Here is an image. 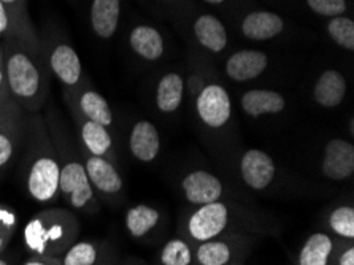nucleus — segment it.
<instances>
[{
	"label": "nucleus",
	"instance_id": "nucleus-1",
	"mask_svg": "<svg viewBox=\"0 0 354 265\" xmlns=\"http://www.w3.org/2000/svg\"><path fill=\"white\" fill-rule=\"evenodd\" d=\"M24 188L37 203L48 205L59 199V161L45 118L39 113L26 121Z\"/></svg>",
	"mask_w": 354,
	"mask_h": 265
},
{
	"label": "nucleus",
	"instance_id": "nucleus-2",
	"mask_svg": "<svg viewBox=\"0 0 354 265\" xmlns=\"http://www.w3.org/2000/svg\"><path fill=\"white\" fill-rule=\"evenodd\" d=\"M48 131L55 143L59 161V197L68 207L83 214H97L102 208L100 199L91 186L88 173L80 158L77 142L72 138L66 124L50 111L45 118Z\"/></svg>",
	"mask_w": 354,
	"mask_h": 265
},
{
	"label": "nucleus",
	"instance_id": "nucleus-3",
	"mask_svg": "<svg viewBox=\"0 0 354 265\" xmlns=\"http://www.w3.org/2000/svg\"><path fill=\"white\" fill-rule=\"evenodd\" d=\"M80 235V223L72 210L45 208L24 227V246L30 256L61 257Z\"/></svg>",
	"mask_w": 354,
	"mask_h": 265
},
{
	"label": "nucleus",
	"instance_id": "nucleus-4",
	"mask_svg": "<svg viewBox=\"0 0 354 265\" xmlns=\"http://www.w3.org/2000/svg\"><path fill=\"white\" fill-rule=\"evenodd\" d=\"M5 80L10 99L24 113L40 111L46 99V81L40 64L29 51L12 48L5 59Z\"/></svg>",
	"mask_w": 354,
	"mask_h": 265
},
{
	"label": "nucleus",
	"instance_id": "nucleus-5",
	"mask_svg": "<svg viewBox=\"0 0 354 265\" xmlns=\"http://www.w3.org/2000/svg\"><path fill=\"white\" fill-rule=\"evenodd\" d=\"M77 149L80 158H82L84 170L88 173L91 186H93L94 192L97 194V197L105 199L106 202H115V200L121 199L122 189H124V181H122L121 173L118 170L116 164L110 162L109 159L91 154L78 142Z\"/></svg>",
	"mask_w": 354,
	"mask_h": 265
},
{
	"label": "nucleus",
	"instance_id": "nucleus-6",
	"mask_svg": "<svg viewBox=\"0 0 354 265\" xmlns=\"http://www.w3.org/2000/svg\"><path fill=\"white\" fill-rule=\"evenodd\" d=\"M230 208L221 200L201 205L191 213L186 223V232L189 240L203 243L221 237L229 227Z\"/></svg>",
	"mask_w": 354,
	"mask_h": 265
},
{
	"label": "nucleus",
	"instance_id": "nucleus-7",
	"mask_svg": "<svg viewBox=\"0 0 354 265\" xmlns=\"http://www.w3.org/2000/svg\"><path fill=\"white\" fill-rule=\"evenodd\" d=\"M67 104L68 108H71L73 126L77 129L78 134V143L82 145L86 151H89L91 154L109 159L110 162L116 164V153L110 129H106L99 122L88 120L84 115H82V111L78 110L73 102L67 100Z\"/></svg>",
	"mask_w": 354,
	"mask_h": 265
},
{
	"label": "nucleus",
	"instance_id": "nucleus-8",
	"mask_svg": "<svg viewBox=\"0 0 354 265\" xmlns=\"http://www.w3.org/2000/svg\"><path fill=\"white\" fill-rule=\"evenodd\" d=\"M196 110L201 121L210 129L226 126L232 115V104L227 91L219 84H207L201 89L196 100Z\"/></svg>",
	"mask_w": 354,
	"mask_h": 265
},
{
	"label": "nucleus",
	"instance_id": "nucleus-9",
	"mask_svg": "<svg viewBox=\"0 0 354 265\" xmlns=\"http://www.w3.org/2000/svg\"><path fill=\"white\" fill-rule=\"evenodd\" d=\"M24 111L18 105L0 122V181L7 175L10 167L24 143L26 135Z\"/></svg>",
	"mask_w": 354,
	"mask_h": 265
},
{
	"label": "nucleus",
	"instance_id": "nucleus-10",
	"mask_svg": "<svg viewBox=\"0 0 354 265\" xmlns=\"http://www.w3.org/2000/svg\"><path fill=\"white\" fill-rule=\"evenodd\" d=\"M277 175L272 156L261 149H248L240 159V176L245 185L254 191L269 188Z\"/></svg>",
	"mask_w": 354,
	"mask_h": 265
},
{
	"label": "nucleus",
	"instance_id": "nucleus-11",
	"mask_svg": "<svg viewBox=\"0 0 354 265\" xmlns=\"http://www.w3.org/2000/svg\"><path fill=\"white\" fill-rule=\"evenodd\" d=\"M321 172L330 181H345L354 173V145L342 138L327 142Z\"/></svg>",
	"mask_w": 354,
	"mask_h": 265
},
{
	"label": "nucleus",
	"instance_id": "nucleus-12",
	"mask_svg": "<svg viewBox=\"0 0 354 265\" xmlns=\"http://www.w3.org/2000/svg\"><path fill=\"white\" fill-rule=\"evenodd\" d=\"M185 197L192 205H207L218 202L223 197V183L218 176L207 170H194L181 181Z\"/></svg>",
	"mask_w": 354,
	"mask_h": 265
},
{
	"label": "nucleus",
	"instance_id": "nucleus-13",
	"mask_svg": "<svg viewBox=\"0 0 354 265\" xmlns=\"http://www.w3.org/2000/svg\"><path fill=\"white\" fill-rule=\"evenodd\" d=\"M243 245L235 239H218L197 243L194 250L196 265H230L237 261Z\"/></svg>",
	"mask_w": 354,
	"mask_h": 265
},
{
	"label": "nucleus",
	"instance_id": "nucleus-14",
	"mask_svg": "<svg viewBox=\"0 0 354 265\" xmlns=\"http://www.w3.org/2000/svg\"><path fill=\"white\" fill-rule=\"evenodd\" d=\"M269 66V56L257 50H241L234 53L226 62V73L230 80L250 81L264 73Z\"/></svg>",
	"mask_w": 354,
	"mask_h": 265
},
{
	"label": "nucleus",
	"instance_id": "nucleus-15",
	"mask_svg": "<svg viewBox=\"0 0 354 265\" xmlns=\"http://www.w3.org/2000/svg\"><path fill=\"white\" fill-rule=\"evenodd\" d=\"M129 149L133 158L145 164H149L158 158L160 149V137L158 127L149 121H138L133 124L131 137H129Z\"/></svg>",
	"mask_w": 354,
	"mask_h": 265
},
{
	"label": "nucleus",
	"instance_id": "nucleus-16",
	"mask_svg": "<svg viewBox=\"0 0 354 265\" xmlns=\"http://www.w3.org/2000/svg\"><path fill=\"white\" fill-rule=\"evenodd\" d=\"M50 68L66 88H77L82 81L83 70L77 51L71 45H57L50 54Z\"/></svg>",
	"mask_w": 354,
	"mask_h": 265
},
{
	"label": "nucleus",
	"instance_id": "nucleus-17",
	"mask_svg": "<svg viewBox=\"0 0 354 265\" xmlns=\"http://www.w3.org/2000/svg\"><path fill=\"white\" fill-rule=\"evenodd\" d=\"M286 107L284 97L270 89H251L241 95L240 108L250 118H259L264 115H277Z\"/></svg>",
	"mask_w": 354,
	"mask_h": 265
},
{
	"label": "nucleus",
	"instance_id": "nucleus-18",
	"mask_svg": "<svg viewBox=\"0 0 354 265\" xmlns=\"http://www.w3.org/2000/svg\"><path fill=\"white\" fill-rule=\"evenodd\" d=\"M67 100L73 102L78 110L82 111V115H84L88 120L99 122L106 129L113 126V121H115L113 111H111V108L105 97L100 93H97L95 89L84 88L80 91L78 95H75L73 99L67 95Z\"/></svg>",
	"mask_w": 354,
	"mask_h": 265
},
{
	"label": "nucleus",
	"instance_id": "nucleus-19",
	"mask_svg": "<svg viewBox=\"0 0 354 265\" xmlns=\"http://www.w3.org/2000/svg\"><path fill=\"white\" fill-rule=\"evenodd\" d=\"M284 29V21L280 15L272 12H253L241 21V32L246 39L262 42L280 35Z\"/></svg>",
	"mask_w": 354,
	"mask_h": 265
},
{
	"label": "nucleus",
	"instance_id": "nucleus-20",
	"mask_svg": "<svg viewBox=\"0 0 354 265\" xmlns=\"http://www.w3.org/2000/svg\"><path fill=\"white\" fill-rule=\"evenodd\" d=\"M315 102L324 108L339 107L346 97V80L339 70L329 68L316 81L313 88Z\"/></svg>",
	"mask_w": 354,
	"mask_h": 265
},
{
	"label": "nucleus",
	"instance_id": "nucleus-21",
	"mask_svg": "<svg viewBox=\"0 0 354 265\" xmlns=\"http://www.w3.org/2000/svg\"><path fill=\"white\" fill-rule=\"evenodd\" d=\"M120 0H94L91 5V26L100 39H111L120 24Z\"/></svg>",
	"mask_w": 354,
	"mask_h": 265
},
{
	"label": "nucleus",
	"instance_id": "nucleus-22",
	"mask_svg": "<svg viewBox=\"0 0 354 265\" xmlns=\"http://www.w3.org/2000/svg\"><path fill=\"white\" fill-rule=\"evenodd\" d=\"M335 253V240L326 232H315L299 251L297 265H330Z\"/></svg>",
	"mask_w": 354,
	"mask_h": 265
},
{
	"label": "nucleus",
	"instance_id": "nucleus-23",
	"mask_svg": "<svg viewBox=\"0 0 354 265\" xmlns=\"http://www.w3.org/2000/svg\"><path fill=\"white\" fill-rule=\"evenodd\" d=\"M194 35L203 48L212 53H221L227 46V30L213 15H201L194 23Z\"/></svg>",
	"mask_w": 354,
	"mask_h": 265
},
{
	"label": "nucleus",
	"instance_id": "nucleus-24",
	"mask_svg": "<svg viewBox=\"0 0 354 265\" xmlns=\"http://www.w3.org/2000/svg\"><path fill=\"white\" fill-rule=\"evenodd\" d=\"M131 48L147 61H158L164 54V39L151 26L133 27L129 37Z\"/></svg>",
	"mask_w": 354,
	"mask_h": 265
},
{
	"label": "nucleus",
	"instance_id": "nucleus-25",
	"mask_svg": "<svg viewBox=\"0 0 354 265\" xmlns=\"http://www.w3.org/2000/svg\"><path fill=\"white\" fill-rule=\"evenodd\" d=\"M185 81L180 73L170 72L160 78L156 91V105L162 113H175L183 100Z\"/></svg>",
	"mask_w": 354,
	"mask_h": 265
},
{
	"label": "nucleus",
	"instance_id": "nucleus-26",
	"mask_svg": "<svg viewBox=\"0 0 354 265\" xmlns=\"http://www.w3.org/2000/svg\"><path fill=\"white\" fill-rule=\"evenodd\" d=\"M159 221L160 213L158 210L143 203L133 205L127 210L124 216L126 230L133 239H142V237L148 235L159 224Z\"/></svg>",
	"mask_w": 354,
	"mask_h": 265
},
{
	"label": "nucleus",
	"instance_id": "nucleus-27",
	"mask_svg": "<svg viewBox=\"0 0 354 265\" xmlns=\"http://www.w3.org/2000/svg\"><path fill=\"white\" fill-rule=\"evenodd\" d=\"M59 259L61 265H105L106 261L105 248L89 240H77Z\"/></svg>",
	"mask_w": 354,
	"mask_h": 265
},
{
	"label": "nucleus",
	"instance_id": "nucleus-28",
	"mask_svg": "<svg viewBox=\"0 0 354 265\" xmlns=\"http://www.w3.org/2000/svg\"><path fill=\"white\" fill-rule=\"evenodd\" d=\"M159 262L160 265H192L194 250L183 239H171L160 250Z\"/></svg>",
	"mask_w": 354,
	"mask_h": 265
},
{
	"label": "nucleus",
	"instance_id": "nucleus-29",
	"mask_svg": "<svg viewBox=\"0 0 354 265\" xmlns=\"http://www.w3.org/2000/svg\"><path fill=\"white\" fill-rule=\"evenodd\" d=\"M327 226L337 237L353 241L354 239V208L351 205H340L332 210Z\"/></svg>",
	"mask_w": 354,
	"mask_h": 265
},
{
	"label": "nucleus",
	"instance_id": "nucleus-30",
	"mask_svg": "<svg viewBox=\"0 0 354 265\" xmlns=\"http://www.w3.org/2000/svg\"><path fill=\"white\" fill-rule=\"evenodd\" d=\"M327 34L343 50H354V21L346 16H335L327 24Z\"/></svg>",
	"mask_w": 354,
	"mask_h": 265
},
{
	"label": "nucleus",
	"instance_id": "nucleus-31",
	"mask_svg": "<svg viewBox=\"0 0 354 265\" xmlns=\"http://www.w3.org/2000/svg\"><path fill=\"white\" fill-rule=\"evenodd\" d=\"M16 227H18V214L12 207L0 203V254L7 253Z\"/></svg>",
	"mask_w": 354,
	"mask_h": 265
},
{
	"label": "nucleus",
	"instance_id": "nucleus-32",
	"mask_svg": "<svg viewBox=\"0 0 354 265\" xmlns=\"http://www.w3.org/2000/svg\"><path fill=\"white\" fill-rule=\"evenodd\" d=\"M307 5L316 15L327 18H335L346 12L345 0H307Z\"/></svg>",
	"mask_w": 354,
	"mask_h": 265
},
{
	"label": "nucleus",
	"instance_id": "nucleus-33",
	"mask_svg": "<svg viewBox=\"0 0 354 265\" xmlns=\"http://www.w3.org/2000/svg\"><path fill=\"white\" fill-rule=\"evenodd\" d=\"M21 265H61L59 257H41V256H30Z\"/></svg>",
	"mask_w": 354,
	"mask_h": 265
},
{
	"label": "nucleus",
	"instance_id": "nucleus-34",
	"mask_svg": "<svg viewBox=\"0 0 354 265\" xmlns=\"http://www.w3.org/2000/svg\"><path fill=\"white\" fill-rule=\"evenodd\" d=\"M334 265H354V248L353 245H348L345 250L340 253V256L337 257Z\"/></svg>",
	"mask_w": 354,
	"mask_h": 265
},
{
	"label": "nucleus",
	"instance_id": "nucleus-35",
	"mask_svg": "<svg viewBox=\"0 0 354 265\" xmlns=\"http://www.w3.org/2000/svg\"><path fill=\"white\" fill-rule=\"evenodd\" d=\"M15 105L16 104L12 99H10V97H0V122H2L3 118L13 110Z\"/></svg>",
	"mask_w": 354,
	"mask_h": 265
},
{
	"label": "nucleus",
	"instance_id": "nucleus-36",
	"mask_svg": "<svg viewBox=\"0 0 354 265\" xmlns=\"http://www.w3.org/2000/svg\"><path fill=\"white\" fill-rule=\"evenodd\" d=\"M8 27H10L8 13H7V10H5L3 3L0 2V35H3L5 32L8 30Z\"/></svg>",
	"mask_w": 354,
	"mask_h": 265
},
{
	"label": "nucleus",
	"instance_id": "nucleus-37",
	"mask_svg": "<svg viewBox=\"0 0 354 265\" xmlns=\"http://www.w3.org/2000/svg\"><path fill=\"white\" fill-rule=\"evenodd\" d=\"M0 97H10L7 80H5V64L2 59H0Z\"/></svg>",
	"mask_w": 354,
	"mask_h": 265
},
{
	"label": "nucleus",
	"instance_id": "nucleus-38",
	"mask_svg": "<svg viewBox=\"0 0 354 265\" xmlns=\"http://www.w3.org/2000/svg\"><path fill=\"white\" fill-rule=\"evenodd\" d=\"M0 2L3 3V7H5V10H7L8 12V8H16L18 7V3L21 2V0H0Z\"/></svg>",
	"mask_w": 354,
	"mask_h": 265
},
{
	"label": "nucleus",
	"instance_id": "nucleus-39",
	"mask_svg": "<svg viewBox=\"0 0 354 265\" xmlns=\"http://www.w3.org/2000/svg\"><path fill=\"white\" fill-rule=\"evenodd\" d=\"M0 265H15L13 259L7 256V253L0 254Z\"/></svg>",
	"mask_w": 354,
	"mask_h": 265
},
{
	"label": "nucleus",
	"instance_id": "nucleus-40",
	"mask_svg": "<svg viewBox=\"0 0 354 265\" xmlns=\"http://www.w3.org/2000/svg\"><path fill=\"white\" fill-rule=\"evenodd\" d=\"M207 3H212V5H219V3H224L226 0H205Z\"/></svg>",
	"mask_w": 354,
	"mask_h": 265
},
{
	"label": "nucleus",
	"instance_id": "nucleus-41",
	"mask_svg": "<svg viewBox=\"0 0 354 265\" xmlns=\"http://www.w3.org/2000/svg\"><path fill=\"white\" fill-rule=\"evenodd\" d=\"M230 265H234V264H230Z\"/></svg>",
	"mask_w": 354,
	"mask_h": 265
}]
</instances>
